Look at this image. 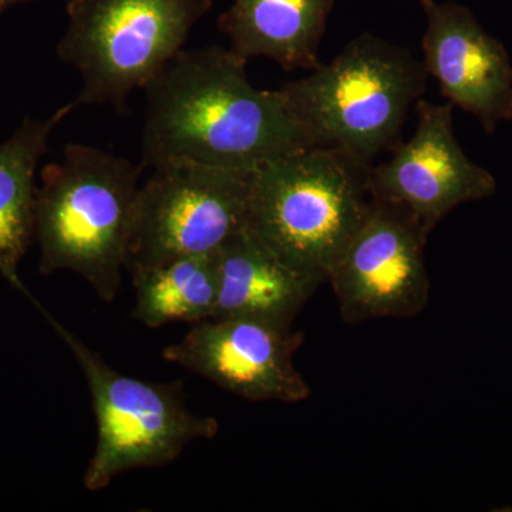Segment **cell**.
Returning a JSON list of instances; mask_svg holds the SVG:
<instances>
[{"mask_svg": "<svg viewBox=\"0 0 512 512\" xmlns=\"http://www.w3.org/2000/svg\"><path fill=\"white\" fill-rule=\"evenodd\" d=\"M247 63L231 47L181 50L144 89L141 165L251 171L316 147L278 89L252 86Z\"/></svg>", "mask_w": 512, "mask_h": 512, "instance_id": "1", "label": "cell"}, {"mask_svg": "<svg viewBox=\"0 0 512 512\" xmlns=\"http://www.w3.org/2000/svg\"><path fill=\"white\" fill-rule=\"evenodd\" d=\"M143 165L86 144L64 147L36 191L40 274L70 271L101 301L116 299L126 268Z\"/></svg>", "mask_w": 512, "mask_h": 512, "instance_id": "2", "label": "cell"}, {"mask_svg": "<svg viewBox=\"0 0 512 512\" xmlns=\"http://www.w3.org/2000/svg\"><path fill=\"white\" fill-rule=\"evenodd\" d=\"M370 171L330 147L259 165L251 174L247 228L285 264L323 284L372 204Z\"/></svg>", "mask_w": 512, "mask_h": 512, "instance_id": "3", "label": "cell"}, {"mask_svg": "<svg viewBox=\"0 0 512 512\" xmlns=\"http://www.w3.org/2000/svg\"><path fill=\"white\" fill-rule=\"evenodd\" d=\"M427 77L423 60L407 47L366 32L332 62L278 90L316 147L338 148L370 164L402 133Z\"/></svg>", "mask_w": 512, "mask_h": 512, "instance_id": "4", "label": "cell"}, {"mask_svg": "<svg viewBox=\"0 0 512 512\" xmlns=\"http://www.w3.org/2000/svg\"><path fill=\"white\" fill-rule=\"evenodd\" d=\"M212 0H69L56 53L82 77L74 107L127 110L174 59Z\"/></svg>", "mask_w": 512, "mask_h": 512, "instance_id": "5", "label": "cell"}, {"mask_svg": "<svg viewBox=\"0 0 512 512\" xmlns=\"http://www.w3.org/2000/svg\"><path fill=\"white\" fill-rule=\"evenodd\" d=\"M50 322L82 367L92 396L97 443L84 473L87 490H103L131 470L173 463L192 441L217 436L218 421L192 413L180 383L123 375L69 330Z\"/></svg>", "mask_w": 512, "mask_h": 512, "instance_id": "6", "label": "cell"}, {"mask_svg": "<svg viewBox=\"0 0 512 512\" xmlns=\"http://www.w3.org/2000/svg\"><path fill=\"white\" fill-rule=\"evenodd\" d=\"M252 171L192 163L154 167L138 188L126 268L217 252L247 227Z\"/></svg>", "mask_w": 512, "mask_h": 512, "instance_id": "7", "label": "cell"}, {"mask_svg": "<svg viewBox=\"0 0 512 512\" xmlns=\"http://www.w3.org/2000/svg\"><path fill=\"white\" fill-rule=\"evenodd\" d=\"M427 237L409 212L373 197L328 276L346 323L413 318L424 311L430 298Z\"/></svg>", "mask_w": 512, "mask_h": 512, "instance_id": "8", "label": "cell"}, {"mask_svg": "<svg viewBox=\"0 0 512 512\" xmlns=\"http://www.w3.org/2000/svg\"><path fill=\"white\" fill-rule=\"evenodd\" d=\"M302 340L292 326L269 320L212 318L192 325L163 356L248 402L295 404L312 393L293 365Z\"/></svg>", "mask_w": 512, "mask_h": 512, "instance_id": "9", "label": "cell"}, {"mask_svg": "<svg viewBox=\"0 0 512 512\" xmlns=\"http://www.w3.org/2000/svg\"><path fill=\"white\" fill-rule=\"evenodd\" d=\"M413 137L392 158L372 167L370 188L377 200L412 215L427 235L454 208L493 197L497 180L467 157L458 143L451 103L419 100Z\"/></svg>", "mask_w": 512, "mask_h": 512, "instance_id": "10", "label": "cell"}, {"mask_svg": "<svg viewBox=\"0 0 512 512\" xmlns=\"http://www.w3.org/2000/svg\"><path fill=\"white\" fill-rule=\"evenodd\" d=\"M426 30L423 64L444 99L480 121L485 133L512 120V64L507 49L466 6L419 0Z\"/></svg>", "mask_w": 512, "mask_h": 512, "instance_id": "11", "label": "cell"}, {"mask_svg": "<svg viewBox=\"0 0 512 512\" xmlns=\"http://www.w3.org/2000/svg\"><path fill=\"white\" fill-rule=\"evenodd\" d=\"M217 308L214 318H256L292 326L318 282L285 264L264 242L242 228L217 252Z\"/></svg>", "mask_w": 512, "mask_h": 512, "instance_id": "12", "label": "cell"}, {"mask_svg": "<svg viewBox=\"0 0 512 512\" xmlns=\"http://www.w3.org/2000/svg\"><path fill=\"white\" fill-rule=\"evenodd\" d=\"M335 0H234L218 18L229 47L245 60L265 57L286 72L322 66L319 52Z\"/></svg>", "mask_w": 512, "mask_h": 512, "instance_id": "13", "label": "cell"}, {"mask_svg": "<svg viewBox=\"0 0 512 512\" xmlns=\"http://www.w3.org/2000/svg\"><path fill=\"white\" fill-rule=\"evenodd\" d=\"M73 103L47 119L26 117L12 137L0 143V274L18 288V269L35 239L36 170L49 138L72 111Z\"/></svg>", "mask_w": 512, "mask_h": 512, "instance_id": "14", "label": "cell"}, {"mask_svg": "<svg viewBox=\"0 0 512 512\" xmlns=\"http://www.w3.org/2000/svg\"><path fill=\"white\" fill-rule=\"evenodd\" d=\"M217 252L128 269L136 295L134 318L150 329L214 318L220 285Z\"/></svg>", "mask_w": 512, "mask_h": 512, "instance_id": "15", "label": "cell"}, {"mask_svg": "<svg viewBox=\"0 0 512 512\" xmlns=\"http://www.w3.org/2000/svg\"><path fill=\"white\" fill-rule=\"evenodd\" d=\"M28 2H32V0H0V16H2L3 13L8 12L9 9Z\"/></svg>", "mask_w": 512, "mask_h": 512, "instance_id": "16", "label": "cell"}]
</instances>
